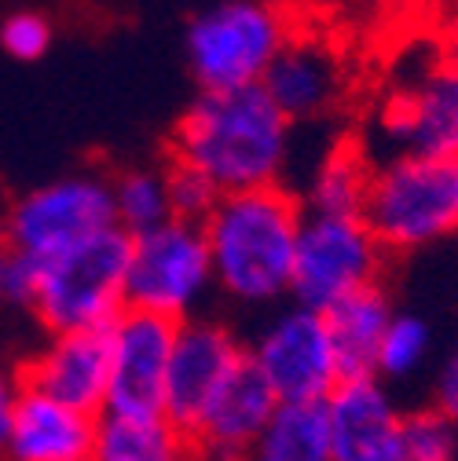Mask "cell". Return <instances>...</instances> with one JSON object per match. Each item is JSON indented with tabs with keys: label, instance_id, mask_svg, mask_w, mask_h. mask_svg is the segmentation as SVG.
Masks as SVG:
<instances>
[{
	"label": "cell",
	"instance_id": "6da1fadb",
	"mask_svg": "<svg viewBox=\"0 0 458 461\" xmlns=\"http://www.w3.org/2000/svg\"><path fill=\"white\" fill-rule=\"evenodd\" d=\"M290 118L261 85L198 92L169 140V161H180L220 191H253L282 180L290 161Z\"/></svg>",
	"mask_w": 458,
	"mask_h": 461
},
{
	"label": "cell",
	"instance_id": "7a4b0ae2",
	"mask_svg": "<svg viewBox=\"0 0 458 461\" xmlns=\"http://www.w3.org/2000/svg\"><path fill=\"white\" fill-rule=\"evenodd\" d=\"M301 198L282 184L220 194L202 220L216 294L246 312L290 301Z\"/></svg>",
	"mask_w": 458,
	"mask_h": 461
},
{
	"label": "cell",
	"instance_id": "3957f363",
	"mask_svg": "<svg viewBox=\"0 0 458 461\" xmlns=\"http://www.w3.org/2000/svg\"><path fill=\"white\" fill-rule=\"evenodd\" d=\"M363 223L389 257L458 239V158L392 154L374 165Z\"/></svg>",
	"mask_w": 458,
	"mask_h": 461
},
{
	"label": "cell",
	"instance_id": "277c9868",
	"mask_svg": "<svg viewBox=\"0 0 458 461\" xmlns=\"http://www.w3.org/2000/svg\"><path fill=\"white\" fill-rule=\"evenodd\" d=\"M133 235L118 223L99 235L33 260V290L26 312L44 333L106 330L125 304V271H129Z\"/></svg>",
	"mask_w": 458,
	"mask_h": 461
},
{
	"label": "cell",
	"instance_id": "5b68a950",
	"mask_svg": "<svg viewBox=\"0 0 458 461\" xmlns=\"http://www.w3.org/2000/svg\"><path fill=\"white\" fill-rule=\"evenodd\" d=\"M216 294L213 257L206 246L202 223L169 216L165 223L133 235L129 271H125V304L184 322L202 315Z\"/></svg>",
	"mask_w": 458,
	"mask_h": 461
},
{
	"label": "cell",
	"instance_id": "8992f818",
	"mask_svg": "<svg viewBox=\"0 0 458 461\" xmlns=\"http://www.w3.org/2000/svg\"><path fill=\"white\" fill-rule=\"evenodd\" d=\"M286 41L290 23L268 0H220L188 26V67L202 92L261 85Z\"/></svg>",
	"mask_w": 458,
	"mask_h": 461
},
{
	"label": "cell",
	"instance_id": "52a82bcc",
	"mask_svg": "<svg viewBox=\"0 0 458 461\" xmlns=\"http://www.w3.org/2000/svg\"><path fill=\"white\" fill-rule=\"evenodd\" d=\"M389 253L374 239L363 216L341 212H301L290 301L326 312L334 301L349 297L385 278Z\"/></svg>",
	"mask_w": 458,
	"mask_h": 461
},
{
	"label": "cell",
	"instance_id": "ba28073f",
	"mask_svg": "<svg viewBox=\"0 0 458 461\" xmlns=\"http://www.w3.org/2000/svg\"><path fill=\"white\" fill-rule=\"evenodd\" d=\"M106 227H114L110 176L70 172L15 198L0 223V242L19 257L44 260Z\"/></svg>",
	"mask_w": 458,
	"mask_h": 461
},
{
	"label": "cell",
	"instance_id": "9c48e42d",
	"mask_svg": "<svg viewBox=\"0 0 458 461\" xmlns=\"http://www.w3.org/2000/svg\"><path fill=\"white\" fill-rule=\"evenodd\" d=\"M246 359L279 402H323L341 384L323 312L298 301L268 308L246 340Z\"/></svg>",
	"mask_w": 458,
	"mask_h": 461
},
{
	"label": "cell",
	"instance_id": "30bf717a",
	"mask_svg": "<svg viewBox=\"0 0 458 461\" xmlns=\"http://www.w3.org/2000/svg\"><path fill=\"white\" fill-rule=\"evenodd\" d=\"M243 359H246V340L224 319L202 312L177 322L173 348H169V370H165L161 418L173 421L180 432H191L206 411V402L243 366Z\"/></svg>",
	"mask_w": 458,
	"mask_h": 461
},
{
	"label": "cell",
	"instance_id": "8fae6325",
	"mask_svg": "<svg viewBox=\"0 0 458 461\" xmlns=\"http://www.w3.org/2000/svg\"><path fill=\"white\" fill-rule=\"evenodd\" d=\"M173 330L161 315L125 308L106 326L110 340V381H106V411L122 418H158L165 395V370Z\"/></svg>",
	"mask_w": 458,
	"mask_h": 461
},
{
	"label": "cell",
	"instance_id": "7c38bea8",
	"mask_svg": "<svg viewBox=\"0 0 458 461\" xmlns=\"http://www.w3.org/2000/svg\"><path fill=\"white\" fill-rule=\"evenodd\" d=\"M323 411L334 461H404L408 411L381 377L341 381Z\"/></svg>",
	"mask_w": 458,
	"mask_h": 461
},
{
	"label": "cell",
	"instance_id": "4fadbf2b",
	"mask_svg": "<svg viewBox=\"0 0 458 461\" xmlns=\"http://www.w3.org/2000/svg\"><path fill=\"white\" fill-rule=\"evenodd\" d=\"M23 384L37 388L60 402L103 414L106 411V381H110V340L106 330H74L48 333L33 356L19 363Z\"/></svg>",
	"mask_w": 458,
	"mask_h": 461
},
{
	"label": "cell",
	"instance_id": "5bb4252c",
	"mask_svg": "<svg viewBox=\"0 0 458 461\" xmlns=\"http://www.w3.org/2000/svg\"><path fill=\"white\" fill-rule=\"evenodd\" d=\"M275 407H279L275 392L264 384L253 363L243 359V366L206 402L202 418L188 436L195 439L202 461H243L253 439L271 421Z\"/></svg>",
	"mask_w": 458,
	"mask_h": 461
},
{
	"label": "cell",
	"instance_id": "9a60e30c",
	"mask_svg": "<svg viewBox=\"0 0 458 461\" xmlns=\"http://www.w3.org/2000/svg\"><path fill=\"white\" fill-rule=\"evenodd\" d=\"M96 421V414L23 384L0 461H92Z\"/></svg>",
	"mask_w": 458,
	"mask_h": 461
},
{
	"label": "cell",
	"instance_id": "2e32d148",
	"mask_svg": "<svg viewBox=\"0 0 458 461\" xmlns=\"http://www.w3.org/2000/svg\"><path fill=\"white\" fill-rule=\"evenodd\" d=\"M381 129L399 143L396 154L458 158V77L436 67L418 88L385 106Z\"/></svg>",
	"mask_w": 458,
	"mask_h": 461
},
{
	"label": "cell",
	"instance_id": "e0dca14e",
	"mask_svg": "<svg viewBox=\"0 0 458 461\" xmlns=\"http://www.w3.org/2000/svg\"><path fill=\"white\" fill-rule=\"evenodd\" d=\"M341 85H345V77H341V63L334 48L312 37L286 41L261 81V88L290 122H308L326 113L337 103Z\"/></svg>",
	"mask_w": 458,
	"mask_h": 461
},
{
	"label": "cell",
	"instance_id": "ac0fdd59",
	"mask_svg": "<svg viewBox=\"0 0 458 461\" xmlns=\"http://www.w3.org/2000/svg\"><path fill=\"white\" fill-rule=\"evenodd\" d=\"M392 315H396V308H392V297L385 290V282L341 297L323 312L326 337H330L341 381L374 377L378 348H381V337H385Z\"/></svg>",
	"mask_w": 458,
	"mask_h": 461
},
{
	"label": "cell",
	"instance_id": "d6986e66",
	"mask_svg": "<svg viewBox=\"0 0 458 461\" xmlns=\"http://www.w3.org/2000/svg\"><path fill=\"white\" fill-rule=\"evenodd\" d=\"M92 461H202L198 447L173 421L99 414Z\"/></svg>",
	"mask_w": 458,
	"mask_h": 461
},
{
	"label": "cell",
	"instance_id": "ffe728a7",
	"mask_svg": "<svg viewBox=\"0 0 458 461\" xmlns=\"http://www.w3.org/2000/svg\"><path fill=\"white\" fill-rule=\"evenodd\" d=\"M243 461H334L323 402H279Z\"/></svg>",
	"mask_w": 458,
	"mask_h": 461
},
{
	"label": "cell",
	"instance_id": "44dd1931",
	"mask_svg": "<svg viewBox=\"0 0 458 461\" xmlns=\"http://www.w3.org/2000/svg\"><path fill=\"white\" fill-rule=\"evenodd\" d=\"M371 172L374 165L360 147H337L330 150L319 168L312 172V180L305 187L301 209L308 212H341V216H363V198L371 187Z\"/></svg>",
	"mask_w": 458,
	"mask_h": 461
},
{
	"label": "cell",
	"instance_id": "7402d4cb",
	"mask_svg": "<svg viewBox=\"0 0 458 461\" xmlns=\"http://www.w3.org/2000/svg\"><path fill=\"white\" fill-rule=\"evenodd\" d=\"M114 198V223L129 235L151 230L165 223L169 216V187H165V168H125L110 180Z\"/></svg>",
	"mask_w": 458,
	"mask_h": 461
},
{
	"label": "cell",
	"instance_id": "603a6c76",
	"mask_svg": "<svg viewBox=\"0 0 458 461\" xmlns=\"http://www.w3.org/2000/svg\"><path fill=\"white\" fill-rule=\"evenodd\" d=\"M429 352H433V326L415 312H396L381 337L374 377H381L385 384H404L429 363Z\"/></svg>",
	"mask_w": 458,
	"mask_h": 461
},
{
	"label": "cell",
	"instance_id": "cb8c5ba5",
	"mask_svg": "<svg viewBox=\"0 0 458 461\" xmlns=\"http://www.w3.org/2000/svg\"><path fill=\"white\" fill-rule=\"evenodd\" d=\"M165 187H169V212L177 220H191V223H202L220 198V191L202 176V172H195L180 161L165 165Z\"/></svg>",
	"mask_w": 458,
	"mask_h": 461
},
{
	"label": "cell",
	"instance_id": "d4e9b609",
	"mask_svg": "<svg viewBox=\"0 0 458 461\" xmlns=\"http://www.w3.org/2000/svg\"><path fill=\"white\" fill-rule=\"evenodd\" d=\"M0 48L19 63H37L51 48V23L37 12H15L0 23Z\"/></svg>",
	"mask_w": 458,
	"mask_h": 461
},
{
	"label": "cell",
	"instance_id": "484cf974",
	"mask_svg": "<svg viewBox=\"0 0 458 461\" xmlns=\"http://www.w3.org/2000/svg\"><path fill=\"white\" fill-rule=\"evenodd\" d=\"M30 290H33V260L12 253L0 242V308H23L30 304Z\"/></svg>",
	"mask_w": 458,
	"mask_h": 461
},
{
	"label": "cell",
	"instance_id": "4316f807",
	"mask_svg": "<svg viewBox=\"0 0 458 461\" xmlns=\"http://www.w3.org/2000/svg\"><path fill=\"white\" fill-rule=\"evenodd\" d=\"M429 407L436 414H444L454 429H458V344L444 352V359L436 363L433 370V381H429Z\"/></svg>",
	"mask_w": 458,
	"mask_h": 461
},
{
	"label": "cell",
	"instance_id": "83f0119b",
	"mask_svg": "<svg viewBox=\"0 0 458 461\" xmlns=\"http://www.w3.org/2000/svg\"><path fill=\"white\" fill-rule=\"evenodd\" d=\"M23 392V374L19 363L0 352V450H5V436H8V421H12V407Z\"/></svg>",
	"mask_w": 458,
	"mask_h": 461
},
{
	"label": "cell",
	"instance_id": "f1b7e54d",
	"mask_svg": "<svg viewBox=\"0 0 458 461\" xmlns=\"http://www.w3.org/2000/svg\"><path fill=\"white\" fill-rule=\"evenodd\" d=\"M440 67H444L447 74H454V77H458V15L451 19V30H447V37H444V51H440Z\"/></svg>",
	"mask_w": 458,
	"mask_h": 461
},
{
	"label": "cell",
	"instance_id": "f546056e",
	"mask_svg": "<svg viewBox=\"0 0 458 461\" xmlns=\"http://www.w3.org/2000/svg\"><path fill=\"white\" fill-rule=\"evenodd\" d=\"M444 8H447V12H451V19H454V15H458V0H444Z\"/></svg>",
	"mask_w": 458,
	"mask_h": 461
},
{
	"label": "cell",
	"instance_id": "4dcf8cb0",
	"mask_svg": "<svg viewBox=\"0 0 458 461\" xmlns=\"http://www.w3.org/2000/svg\"><path fill=\"white\" fill-rule=\"evenodd\" d=\"M404 461H411V457H404Z\"/></svg>",
	"mask_w": 458,
	"mask_h": 461
}]
</instances>
